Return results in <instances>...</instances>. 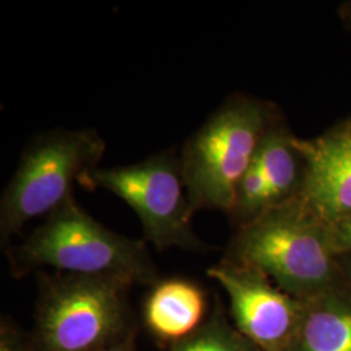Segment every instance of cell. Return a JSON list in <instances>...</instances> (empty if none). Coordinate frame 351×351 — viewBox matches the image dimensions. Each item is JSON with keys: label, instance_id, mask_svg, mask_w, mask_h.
I'll return each instance as SVG.
<instances>
[{"label": "cell", "instance_id": "1", "mask_svg": "<svg viewBox=\"0 0 351 351\" xmlns=\"http://www.w3.org/2000/svg\"><path fill=\"white\" fill-rule=\"evenodd\" d=\"M13 276L40 268L85 276L113 277L154 287L159 275L146 241L119 234L97 221L75 197L49 215L27 239L7 251Z\"/></svg>", "mask_w": 351, "mask_h": 351}, {"label": "cell", "instance_id": "2", "mask_svg": "<svg viewBox=\"0 0 351 351\" xmlns=\"http://www.w3.org/2000/svg\"><path fill=\"white\" fill-rule=\"evenodd\" d=\"M336 254L330 226L297 195L242 226L226 259L261 271L304 301L330 290Z\"/></svg>", "mask_w": 351, "mask_h": 351}, {"label": "cell", "instance_id": "3", "mask_svg": "<svg viewBox=\"0 0 351 351\" xmlns=\"http://www.w3.org/2000/svg\"><path fill=\"white\" fill-rule=\"evenodd\" d=\"M274 124L272 111L265 103L236 95L186 139L178 156L195 213L206 208L230 215L239 181Z\"/></svg>", "mask_w": 351, "mask_h": 351}, {"label": "cell", "instance_id": "4", "mask_svg": "<svg viewBox=\"0 0 351 351\" xmlns=\"http://www.w3.org/2000/svg\"><path fill=\"white\" fill-rule=\"evenodd\" d=\"M106 142L95 129H53L32 139L0 199L1 242L73 198L82 177L99 168Z\"/></svg>", "mask_w": 351, "mask_h": 351}, {"label": "cell", "instance_id": "5", "mask_svg": "<svg viewBox=\"0 0 351 351\" xmlns=\"http://www.w3.org/2000/svg\"><path fill=\"white\" fill-rule=\"evenodd\" d=\"M106 276L42 275L36 341L40 351H98L130 336L128 289Z\"/></svg>", "mask_w": 351, "mask_h": 351}, {"label": "cell", "instance_id": "6", "mask_svg": "<svg viewBox=\"0 0 351 351\" xmlns=\"http://www.w3.org/2000/svg\"><path fill=\"white\" fill-rule=\"evenodd\" d=\"M80 185L88 190L104 189L125 202L138 216L145 241L158 250L206 249L193 230L195 211L175 149L159 151L138 163L97 168L84 176Z\"/></svg>", "mask_w": 351, "mask_h": 351}, {"label": "cell", "instance_id": "7", "mask_svg": "<svg viewBox=\"0 0 351 351\" xmlns=\"http://www.w3.org/2000/svg\"><path fill=\"white\" fill-rule=\"evenodd\" d=\"M224 289L239 332L261 351H289L301 319L302 302L276 288L261 271L232 261L208 269Z\"/></svg>", "mask_w": 351, "mask_h": 351}, {"label": "cell", "instance_id": "8", "mask_svg": "<svg viewBox=\"0 0 351 351\" xmlns=\"http://www.w3.org/2000/svg\"><path fill=\"white\" fill-rule=\"evenodd\" d=\"M304 172L298 197L329 226L351 216V120L314 139H293Z\"/></svg>", "mask_w": 351, "mask_h": 351}, {"label": "cell", "instance_id": "9", "mask_svg": "<svg viewBox=\"0 0 351 351\" xmlns=\"http://www.w3.org/2000/svg\"><path fill=\"white\" fill-rule=\"evenodd\" d=\"M204 311L206 295L197 284L169 278L152 287L145 304V320L155 336L175 343L201 326Z\"/></svg>", "mask_w": 351, "mask_h": 351}, {"label": "cell", "instance_id": "10", "mask_svg": "<svg viewBox=\"0 0 351 351\" xmlns=\"http://www.w3.org/2000/svg\"><path fill=\"white\" fill-rule=\"evenodd\" d=\"M302 302L289 351H351V302L330 290Z\"/></svg>", "mask_w": 351, "mask_h": 351}, {"label": "cell", "instance_id": "11", "mask_svg": "<svg viewBox=\"0 0 351 351\" xmlns=\"http://www.w3.org/2000/svg\"><path fill=\"white\" fill-rule=\"evenodd\" d=\"M293 139L282 126L275 123L265 133L254 159L269 188L272 207L295 198L301 189L302 156Z\"/></svg>", "mask_w": 351, "mask_h": 351}, {"label": "cell", "instance_id": "12", "mask_svg": "<svg viewBox=\"0 0 351 351\" xmlns=\"http://www.w3.org/2000/svg\"><path fill=\"white\" fill-rule=\"evenodd\" d=\"M168 351H261L220 317H213Z\"/></svg>", "mask_w": 351, "mask_h": 351}, {"label": "cell", "instance_id": "13", "mask_svg": "<svg viewBox=\"0 0 351 351\" xmlns=\"http://www.w3.org/2000/svg\"><path fill=\"white\" fill-rule=\"evenodd\" d=\"M330 232L336 252H351V216L330 226Z\"/></svg>", "mask_w": 351, "mask_h": 351}, {"label": "cell", "instance_id": "14", "mask_svg": "<svg viewBox=\"0 0 351 351\" xmlns=\"http://www.w3.org/2000/svg\"><path fill=\"white\" fill-rule=\"evenodd\" d=\"M0 351H24L20 339L8 328L1 329Z\"/></svg>", "mask_w": 351, "mask_h": 351}, {"label": "cell", "instance_id": "15", "mask_svg": "<svg viewBox=\"0 0 351 351\" xmlns=\"http://www.w3.org/2000/svg\"><path fill=\"white\" fill-rule=\"evenodd\" d=\"M98 351H136L134 345H133V336L130 335L125 339H123V341H120L117 343H113L111 346L104 348V349Z\"/></svg>", "mask_w": 351, "mask_h": 351}]
</instances>
